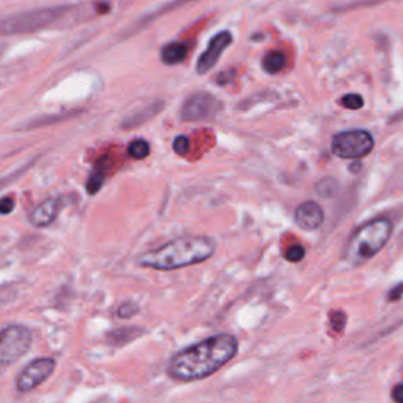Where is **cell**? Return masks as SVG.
Instances as JSON below:
<instances>
[{
  "label": "cell",
  "instance_id": "4316f807",
  "mask_svg": "<svg viewBox=\"0 0 403 403\" xmlns=\"http://www.w3.org/2000/svg\"><path fill=\"white\" fill-rule=\"evenodd\" d=\"M392 400L395 403H403V383L394 386L392 389Z\"/></svg>",
  "mask_w": 403,
  "mask_h": 403
},
{
  "label": "cell",
  "instance_id": "7402d4cb",
  "mask_svg": "<svg viewBox=\"0 0 403 403\" xmlns=\"http://www.w3.org/2000/svg\"><path fill=\"white\" fill-rule=\"evenodd\" d=\"M304 255H306V249L299 245H293L285 251V259L291 263H299L304 259Z\"/></svg>",
  "mask_w": 403,
  "mask_h": 403
},
{
  "label": "cell",
  "instance_id": "d6986e66",
  "mask_svg": "<svg viewBox=\"0 0 403 403\" xmlns=\"http://www.w3.org/2000/svg\"><path fill=\"white\" fill-rule=\"evenodd\" d=\"M337 181L334 178H323L315 185V190L320 197H333L337 193Z\"/></svg>",
  "mask_w": 403,
  "mask_h": 403
},
{
  "label": "cell",
  "instance_id": "4fadbf2b",
  "mask_svg": "<svg viewBox=\"0 0 403 403\" xmlns=\"http://www.w3.org/2000/svg\"><path fill=\"white\" fill-rule=\"evenodd\" d=\"M188 55V48L183 43H168L161 50V60H163L164 65H178L183 60H185Z\"/></svg>",
  "mask_w": 403,
  "mask_h": 403
},
{
  "label": "cell",
  "instance_id": "9a60e30c",
  "mask_svg": "<svg viewBox=\"0 0 403 403\" xmlns=\"http://www.w3.org/2000/svg\"><path fill=\"white\" fill-rule=\"evenodd\" d=\"M188 2H193V0H172L171 4H167V5H164V6H161V9H158L156 11H153V13H150V14H146V16H144L142 19H139L134 26H137L139 28L150 26V24L153 23V21H156L158 18L164 16V14L171 13V10L180 9L181 5H185V4H188Z\"/></svg>",
  "mask_w": 403,
  "mask_h": 403
},
{
  "label": "cell",
  "instance_id": "cb8c5ba5",
  "mask_svg": "<svg viewBox=\"0 0 403 403\" xmlns=\"http://www.w3.org/2000/svg\"><path fill=\"white\" fill-rule=\"evenodd\" d=\"M137 312H139L137 304L131 303V301H127V303L120 304L119 311H117V315H119V317L123 318V320H128V318L133 317V315H136Z\"/></svg>",
  "mask_w": 403,
  "mask_h": 403
},
{
  "label": "cell",
  "instance_id": "e0dca14e",
  "mask_svg": "<svg viewBox=\"0 0 403 403\" xmlns=\"http://www.w3.org/2000/svg\"><path fill=\"white\" fill-rule=\"evenodd\" d=\"M144 334L141 328H120L115 329V331L109 333L107 339L111 340L114 345H124V343H129L131 340L137 339Z\"/></svg>",
  "mask_w": 403,
  "mask_h": 403
},
{
  "label": "cell",
  "instance_id": "5b68a950",
  "mask_svg": "<svg viewBox=\"0 0 403 403\" xmlns=\"http://www.w3.org/2000/svg\"><path fill=\"white\" fill-rule=\"evenodd\" d=\"M33 334L23 325H10L0 331V367L11 365L32 348Z\"/></svg>",
  "mask_w": 403,
  "mask_h": 403
},
{
  "label": "cell",
  "instance_id": "d4e9b609",
  "mask_svg": "<svg viewBox=\"0 0 403 403\" xmlns=\"http://www.w3.org/2000/svg\"><path fill=\"white\" fill-rule=\"evenodd\" d=\"M14 208L13 197H4L0 199V215H10Z\"/></svg>",
  "mask_w": 403,
  "mask_h": 403
},
{
  "label": "cell",
  "instance_id": "3957f363",
  "mask_svg": "<svg viewBox=\"0 0 403 403\" xmlns=\"http://www.w3.org/2000/svg\"><path fill=\"white\" fill-rule=\"evenodd\" d=\"M392 235V222L387 217H377L362 224L353 232L343 251V260L348 267L358 268L386 246Z\"/></svg>",
  "mask_w": 403,
  "mask_h": 403
},
{
  "label": "cell",
  "instance_id": "8fae6325",
  "mask_svg": "<svg viewBox=\"0 0 403 403\" xmlns=\"http://www.w3.org/2000/svg\"><path fill=\"white\" fill-rule=\"evenodd\" d=\"M60 207H62V199H58V197H50V199L40 203L38 207L32 211L31 222L35 227H40V229L41 227L50 225L55 221L58 211H60Z\"/></svg>",
  "mask_w": 403,
  "mask_h": 403
},
{
  "label": "cell",
  "instance_id": "ba28073f",
  "mask_svg": "<svg viewBox=\"0 0 403 403\" xmlns=\"http://www.w3.org/2000/svg\"><path fill=\"white\" fill-rule=\"evenodd\" d=\"M55 369V359L53 358H36L16 380V389L23 394L36 389L40 385L53 375Z\"/></svg>",
  "mask_w": 403,
  "mask_h": 403
},
{
  "label": "cell",
  "instance_id": "44dd1931",
  "mask_svg": "<svg viewBox=\"0 0 403 403\" xmlns=\"http://www.w3.org/2000/svg\"><path fill=\"white\" fill-rule=\"evenodd\" d=\"M329 325H331V329L335 333H343L347 325V315L343 313L342 311H334L329 313Z\"/></svg>",
  "mask_w": 403,
  "mask_h": 403
},
{
  "label": "cell",
  "instance_id": "52a82bcc",
  "mask_svg": "<svg viewBox=\"0 0 403 403\" xmlns=\"http://www.w3.org/2000/svg\"><path fill=\"white\" fill-rule=\"evenodd\" d=\"M222 102L208 92H194L183 102L180 117L185 122H208L221 112Z\"/></svg>",
  "mask_w": 403,
  "mask_h": 403
},
{
  "label": "cell",
  "instance_id": "7a4b0ae2",
  "mask_svg": "<svg viewBox=\"0 0 403 403\" xmlns=\"http://www.w3.org/2000/svg\"><path fill=\"white\" fill-rule=\"evenodd\" d=\"M216 252V241L210 237L175 238L158 249L141 255L139 263L158 271L180 269L207 262Z\"/></svg>",
  "mask_w": 403,
  "mask_h": 403
},
{
  "label": "cell",
  "instance_id": "603a6c76",
  "mask_svg": "<svg viewBox=\"0 0 403 403\" xmlns=\"http://www.w3.org/2000/svg\"><path fill=\"white\" fill-rule=\"evenodd\" d=\"M190 149V144H189V139L186 136H177L173 141V151L177 153L180 156H185L188 155V151Z\"/></svg>",
  "mask_w": 403,
  "mask_h": 403
},
{
  "label": "cell",
  "instance_id": "5bb4252c",
  "mask_svg": "<svg viewBox=\"0 0 403 403\" xmlns=\"http://www.w3.org/2000/svg\"><path fill=\"white\" fill-rule=\"evenodd\" d=\"M107 168H109V158L102 156L101 159H98V163L95 164L90 178L87 181V190H89V194H97L101 189L107 175Z\"/></svg>",
  "mask_w": 403,
  "mask_h": 403
},
{
  "label": "cell",
  "instance_id": "277c9868",
  "mask_svg": "<svg viewBox=\"0 0 403 403\" xmlns=\"http://www.w3.org/2000/svg\"><path fill=\"white\" fill-rule=\"evenodd\" d=\"M72 10L70 5H55L46 9H36L28 11H21L10 16L0 18V36L24 35L38 32L41 28L55 24L63 19Z\"/></svg>",
  "mask_w": 403,
  "mask_h": 403
},
{
  "label": "cell",
  "instance_id": "9c48e42d",
  "mask_svg": "<svg viewBox=\"0 0 403 403\" xmlns=\"http://www.w3.org/2000/svg\"><path fill=\"white\" fill-rule=\"evenodd\" d=\"M233 36L229 31H222L216 33L213 38L210 40L207 49L203 50V54L199 57L195 65V71L199 76L207 75L208 71L213 70L216 67V63L221 55L224 54V50L232 45Z\"/></svg>",
  "mask_w": 403,
  "mask_h": 403
},
{
  "label": "cell",
  "instance_id": "8992f818",
  "mask_svg": "<svg viewBox=\"0 0 403 403\" xmlns=\"http://www.w3.org/2000/svg\"><path fill=\"white\" fill-rule=\"evenodd\" d=\"M373 145H375V141H373V137L369 131L353 129L335 134L331 142V150L335 156H339L342 159L356 161L367 156L373 150Z\"/></svg>",
  "mask_w": 403,
  "mask_h": 403
},
{
  "label": "cell",
  "instance_id": "484cf974",
  "mask_svg": "<svg viewBox=\"0 0 403 403\" xmlns=\"http://www.w3.org/2000/svg\"><path fill=\"white\" fill-rule=\"evenodd\" d=\"M403 296V284H399L397 287H394L389 293H387V301H399Z\"/></svg>",
  "mask_w": 403,
  "mask_h": 403
},
{
  "label": "cell",
  "instance_id": "ac0fdd59",
  "mask_svg": "<svg viewBox=\"0 0 403 403\" xmlns=\"http://www.w3.org/2000/svg\"><path fill=\"white\" fill-rule=\"evenodd\" d=\"M128 155L137 161L145 159L150 155V144L145 139H136L128 145Z\"/></svg>",
  "mask_w": 403,
  "mask_h": 403
},
{
  "label": "cell",
  "instance_id": "30bf717a",
  "mask_svg": "<svg viewBox=\"0 0 403 403\" xmlns=\"http://www.w3.org/2000/svg\"><path fill=\"white\" fill-rule=\"evenodd\" d=\"M295 222L306 232H313L320 229L325 222V211L317 202H304L295 211Z\"/></svg>",
  "mask_w": 403,
  "mask_h": 403
},
{
  "label": "cell",
  "instance_id": "2e32d148",
  "mask_svg": "<svg viewBox=\"0 0 403 403\" xmlns=\"http://www.w3.org/2000/svg\"><path fill=\"white\" fill-rule=\"evenodd\" d=\"M287 63V57L281 50H271L265 57H263L262 67L268 75H277Z\"/></svg>",
  "mask_w": 403,
  "mask_h": 403
},
{
  "label": "cell",
  "instance_id": "ffe728a7",
  "mask_svg": "<svg viewBox=\"0 0 403 403\" xmlns=\"http://www.w3.org/2000/svg\"><path fill=\"white\" fill-rule=\"evenodd\" d=\"M339 102L345 109H350V111H359V109H362L364 106V100L361 95H358V93L345 95V97H342L339 100Z\"/></svg>",
  "mask_w": 403,
  "mask_h": 403
},
{
  "label": "cell",
  "instance_id": "7c38bea8",
  "mask_svg": "<svg viewBox=\"0 0 403 403\" xmlns=\"http://www.w3.org/2000/svg\"><path fill=\"white\" fill-rule=\"evenodd\" d=\"M164 106H166L164 101H161V100L153 101V102H150L149 106L142 107L141 111H137V112H134L133 115H129L127 120H123L122 127H123L124 129L139 128V127H141V124H144V123H146V122H150L151 119H155V117H156L161 111H163Z\"/></svg>",
  "mask_w": 403,
  "mask_h": 403
},
{
  "label": "cell",
  "instance_id": "6da1fadb",
  "mask_svg": "<svg viewBox=\"0 0 403 403\" xmlns=\"http://www.w3.org/2000/svg\"><path fill=\"white\" fill-rule=\"evenodd\" d=\"M238 353V340L232 334H216L178 351L167 365L168 377L175 381L203 380L229 364Z\"/></svg>",
  "mask_w": 403,
  "mask_h": 403
}]
</instances>
